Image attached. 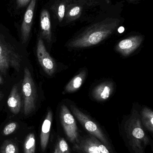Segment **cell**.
Instances as JSON below:
<instances>
[{"label": "cell", "instance_id": "ba28073f", "mask_svg": "<svg viewBox=\"0 0 153 153\" xmlns=\"http://www.w3.org/2000/svg\"><path fill=\"white\" fill-rule=\"evenodd\" d=\"M37 1V0L30 1L23 16L21 27V39L23 43L28 41L30 36Z\"/></svg>", "mask_w": 153, "mask_h": 153}, {"label": "cell", "instance_id": "484cf974", "mask_svg": "<svg viewBox=\"0 0 153 153\" xmlns=\"http://www.w3.org/2000/svg\"><path fill=\"white\" fill-rule=\"evenodd\" d=\"M4 96V94H3V93L2 92L0 91V102L1 100L3 98Z\"/></svg>", "mask_w": 153, "mask_h": 153}, {"label": "cell", "instance_id": "5bb4252c", "mask_svg": "<svg viewBox=\"0 0 153 153\" xmlns=\"http://www.w3.org/2000/svg\"><path fill=\"white\" fill-rule=\"evenodd\" d=\"M21 103V99L17 86L14 85L7 100V105L11 112L14 115L18 114L20 111Z\"/></svg>", "mask_w": 153, "mask_h": 153}, {"label": "cell", "instance_id": "277c9868", "mask_svg": "<svg viewBox=\"0 0 153 153\" xmlns=\"http://www.w3.org/2000/svg\"><path fill=\"white\" fill-rule=\"evenodd\" d=\"M22 87L23 97V111L24 115L28 116L36 109L37 90L30 71L27 67L24 68Z\"/></svg>", "mask_w": 153, "mask_h": 153}, {"label": "cell", "instance_id": "5b68a950", "mask_svg": "<svg viewBox=\"0 0 153 153\" xmlns=\"http://www.w3.org/2000/svg\"><path fill=\"white\" fill-rule=\"evenodd\" d=\"M71 108L73 114L84 129L90 133L91 135L100 141L109 151L112 152L110 143L99 126L89 116L84 113L75 106L72 105Z\"/></svg>", "mask_w": 153, "mask_h": 153}, {"label": "cell", "instance_id": "4fadbf2b", "mask_svg": "<svg viewBox=\"0 0 153 153\" xmlns=\"http://www.w3.org/2000/svg\"><path fill=\"white\" fill-rule=\"evenodd\" d=\"M40 25L41 37L47 42L50 43L52 40L51 20L50 15L47 10H41L40 17Z\"/></svg>", "mask_w": 153, "mask_h": 153}, {"label": "cell", "instance_id": "9a60e30c", "mask_svg": "<svg viewBox=\"0 0 153 153\" xmlns=\"http://www.w3.org/2000/svg\"><path fill=\"white\" fill-rule=\"evenodd\" d=\"M87 75L86 70H83L79 74L74 76L65 87L64 93H69L76 91L82 85Z\"/></svg>", "mask_w": 153, "mask_h": 153}, {"label": "cell", "instance_id": "30bf717a", "mask_svg": "<svg viewBox=\"0 0 153 153\" xmlns=\"http://www.w3.org/2000/svg\"><path fill=\"white\" fill-rule=\"evenodd\" d=\"M97 138L90 136L81 140H79L75 144L73 149L76 152L82 153H101L96 143Z\"/></svg>", "mask_w": 153, "mask_h": 153}, {"label": "cell", "instance_id": "52a82bcc", "mask_svg": "<svg viewBox=\"0 0 153 153\" xmlns=\"http://www.w3.org/2000/svg\"><path fill=\"white\" fill-rule=\"evenodd\" d=\"M37 54L39 62L43 70L48 75L52 76L56 70V64L46 49L41 37L38 40Z\"/></svg>", "mask_w": 153, "mask_h": 153}, {"label": "cell", "instance_id": "44dd1931", "mask_svg": "<svg viewBox=\"0 0 153 153\" xmlns=\"http://www.w3.org/2000/svg\"><path fill=\"white\" fill-rule=\"evenodd\" d=\"M18 125L16 122H10L7 124L3 130V134L4 136H8L11 134L18 128Z\"/></svg>", "mask_w": 153, "mask_h": 153}, {"label": "cell", "instance_id": "2e32d148", "mask_svg": "<svg viewBox=\"0 0 153 153\" xmlns=\"http://www.w3.org/2000/svg\"><path fill=\"white\" fill-rule=\"evenodd\" d=\"M141 119L143 125L147 130L153 132V112L151 109L145 108L141 112Z\"/></svg>", "mask_w": 153, "mask_h": 153}, {"label": "cell", "instance_id": "4316f807", "mask_svg": "<svg viewBox=\"0 0 153 153\" xmlns=\"http://www.w3.org/2000/svg\"><path fill=\"white\" fill-rule=\"evenodd\" d=\"M3 83V80L2 79V77L0 76V84H1Z\"/></svg>", "mask_w": 153, "mask_h": 153}, {"label": "cell", "instance_id": "ac0fdd59", "mask_svg": "<svg viewBox=\"0 0 153 153\" xmlns=\"http://www.w3.org/2000/svg\"><path fill=\"white\" fill-rule=\"evenodd\" d=\"M0 153H19L17 143L11 140H6L0 148Z\"/></svg>", "mask_w": 153, "mask_h": 153}, {"label": "cell", "instance_id": "7a4b0ae2", "mask_svg": "<svg viewBox=\"0 0 153 153\" xmlns=\"http://www.w3.org/2000/svg\"><path fill=\"white\" fill-rule=\"evenodd\" d=\"M125 131L128 143L135 153H144V149L149 144V138L145 132L141 116L134 110L125 125Z\"/></svg>", "mask_w": 153, "mask_h": 153}, {"label": "cell", "instance_id": "ffe728a7", "mask_svg": "<svg viewBox=\"0 0 153 153\" xmlns=\"http://www.w3.org/2000/svg\"><path fill=\"white\" fill-rule=\"evenodd\" d=\"M57 147L61 153H71L68 144L64 138L60 137L58 138L57 143Z\"/></svg>", "mask_w": 153, "mask_h": 153}, {"label": "cell", "instance_id": "8fae6325", "mask_svg": "<svg viewBox=\"0 0 153 153\" xmlns=\"http://www.w3.org/2000/svg\"><path fill=\"white\" fill-rule=\"evenodd\" d=\"M114 89V85L112 82L110 81L103 82L94 88L92 95L96 100L105 101L111 96Z\"/></svg>", "mask_w": 153, "mask_h": 153}, {"label": "cell", "instance_id": "7402d4cb", "mask_svg": "<svg viewBox=\"0 0 153 153\" xmlns=\"http://www.w3.org/2000/svg\"><path fill=\"white\" fill-rule=\"evenodd\" d=\"M65 12V7L64 4H61L58 6L57 9V15L59 20H61L64 16Z\"/></svg>", "mask_w": 153, "mask_h": 153}, {"label": "cell", "instance_id": "3957f363", "mask_svg": "<svg viewBox=\"0 0 153 153\" xmlns=\"http://www.w3.org/2000/svg\"><path fill=\"white\" fill-rule=\"evenodd\" d=\"M22 61L21 56L0 34V72L6 75L10 68L19 72Z\"/></svg>", "mask_w": 153, "mask_h": 153}, {"label": "cell", "instance_id": "cb8c5ba5", "mask_svg": "<svg viewBox=\"0 0 153 153\" xmlns=\"http://www.w3.org/2000/svg\"><path fill=\"white\" fill-rule=\"evenodd\" d=\"M80 11V7H78V6H76V7L72 8V9L71 10V11L70 12V13H69V14H70V16H75V15L79 14Z\"/></svg>", "mask_w": 153, "mask_h": 153}, {"label": "cell", "instance_id": "d4e9b609", "mask_svg": "<svg viewBox=\"0 0 153 153\" xmlns=\"http://www.w3.org/2000/svg\"><path fill=\"white\" fill-rule=\"evenodd\" d=\"M54 153H60V151H59V149H58V147H57V144H56L55 147Z\"/></svg>", "mask_w": 153, "mask_h": 153}, {"label": "cell", "instance_id": "7c38bea8", "mask_svg": "<svg viewBox=\"0 0 153 153\" xmlns=\"http://www.w3.org/2000/svg\"><path fill=\"white\" fill-rule=\"evenodd\" d=\"M52 120L53 113L51 110L49 109L48 111L46 118L43 121L40 132V147L43 152L46 151L48 144Z\"/></svg>", "mask_w": 153, "mask_h": 153}, {"label": "cell", "instance_id": "d6986e66", "mask_svg": "<svg viewBox=\"0 0 153 153\" xmlns=\"http://www.w3.org/2000/svg\"><path fill=\"white\" fill-rule=\"evenodd\" d=\"M31 0H13L14 11H19L28 7Z\"/></svg>", "mask_w": 153, "mask_h": 153}, {"label": "cell", "instance_id": "6da1fadb", "mask_svg": "<svg viewBox=\"0 0 153 153\" xmlns=\"http://www.w3.org/2000/svg\"><path fill=\"white\" fill-rule=\"evenodd\" d=\"M117 27L115 22L103 23L90 28L68 44L71 48H84L95 45L111 35Z\"/></svg>", "mask_w": 153, "mask_h": 153}, {"label": "cell", "instance_id": "8992f818", "mask_svg": "<svg viewBox=\"0 0 153 153\" xmlns=\"http://www.w3.org/2000/svg\"><path fill=\"white\" fill-rule=\"evenodd\" d=\"M60 119L68 140L72 143H77L80 140L78 127L74 117L64 104L61 106Z\"/></svg>", "mask_w": 153, "mask_h": 153}, {"label": "cell", "instance_id": "9c48e42d", "mask_svg": "<svg viewBox=\"0 0 153 153\" xmlns=\"http://www.w3.org/2000/svg\"><path fill=\"white\" fill-rule=\"evenodd\" d=\"M143 41L142 36H134L125 39L116 45V51L124 56L130 55L140 47Z\"/></svg>", "mask_w": 153, "mask_h": 153}, {"label": "cell", "instance_id": "603a6c76", "mask_svg": "<svg viewBox=\"0 0 153 153\" xmlns=\"http://www.w3.org/2000/svg\"><path fill=\"white\" fill-rule=\"evenodd\" d=\"M96 143L99 146V149L101 153H111V152L107 148L106 146L104 145L98 139H96Z\"/></svg>", "mask_w": 153, "mask_h": 153}, {"label": "cell", "instance_id": "e0dca14e", "mask_svg": "<svg viewBox=\"0 0 153 153\" xmlns=\"http://www.w3.org/2000/svg\"><path fill=\"white\" fill-rule=\"evenodd\" d=\"M36 149V136L34 133H30L24 141L23 145L24 153H35Z\"/></svg>", "mask_w": 153, "mask_h": 153}]
</instances>
